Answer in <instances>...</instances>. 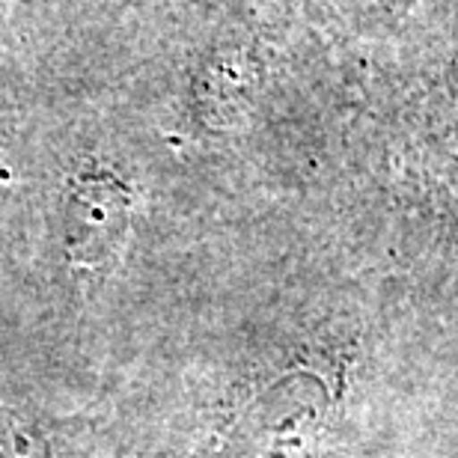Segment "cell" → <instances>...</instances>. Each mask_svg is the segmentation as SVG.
I'll return each instance as SVG.
<instances>
[{"label":"cell","instance_id":"1","mask_svg":"<svg viewBox=\"0 0 458 458\" xmlns=\"http://www.w3.org/2000/svg\"><path fill=\"white\" fill-rule=\"evenodd\" d=\"M131 191L107 170L75 179L66 199V247L75 268H107L125 242Z\"/></svg>","mask_w":458,"mask_h":458}]
</instances>
